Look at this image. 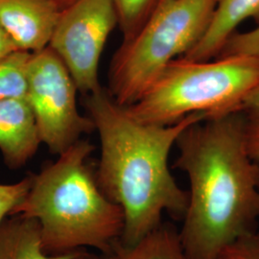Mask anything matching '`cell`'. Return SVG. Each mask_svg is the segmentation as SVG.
I'll return each mask as SVG.
<instances>
[{"mask_svg":"<svg viewBox=\"0 0 259 259\" xmlns=\"http://www.w3.org/2000/svg\"><path fill=\"white\" fill-rule=\"evenodd\" d=\"M76 251L47 253L41 247L38 223L34 219L17 214L0 225V259H71Z\"/></svg>","mask_w":259,"mask_h":259,"instance_id":"11","label":"cell"},{"mask_svg":"<svg viewBox=\"0 0 259 259\" xmlns=\"http://www.w3.org/2000/svg\"><path fill=\"white\" fill-rule=\"evenodd\" d=\"M62 8L55 0H0V25L21 51L49 46Z\"/></svg>","mask_w":259,"mask_h":259,"instance_id":"8","label":"cell"},{"mask_svg":"<svg viewBox=\"0 0 259 259\" xmlns=\"http://www.w3.org/2000/svg\"><path fill=\"white\" fill-rule=\"evenodd\" d=\"M248 19L259 24V0H217L203 37L183 57L194 61L218 57L236 29Z\"/></svg>","mask_w":259,"mask_h":259,"instance_id":"10","label":"cell"},{"mask_svg":"<svg viewBox=\"0 0 259 259\" xmlns=\"http://www.w3.org/2000/svg\"><path fill=\"white\" fill-rule=\"evenodd\" d=\"M117 22L112 0H74L62 10L48 47L63 61L84 95L101 85L99 62Z\"/></svg>","mask_w":259,"mask_h":259,"instance_id":"7","label":"cell"},{"mask_svg":"<svg viewBox=\"0 0 259 259\" xmlns=\"http://www.w3.org/2000/svg\"><path fill=\"white\" fill-rule=\"evenodd\" d=\"M217 0H161L138 34L111 60L109 92L121 106L136 102L164 67L201 39Z\"/></svg>","mask_w":259,"mask_h":259,"instance_id":"5","label":"cell"},{"mask_svg":"<svg viewBox=\"0 0 259 259\" xmlns=\"http://www.w3.org/2000/svg\"><path fill=\"white\" fill-rule=\"evenodd\" d=\"M239 111L247 116L259 117V83L243 99Z\"/></svg>","mask_w":259,"mask_h":259,"instance_id":"19","label":"cell"},{"mask_svg":"<svg viewBox=\"0 0 259 259\" xmlns=\"http://www.w3.org/2000/svg\"><path fill=\"white\" fill-rule=\"evenodd\" d=\"M218 259H228V258H226V257H224V256H221V257H219V258Z\"/></svg>","mask_w":259,"mask_h":259,"instance_id":"23","label":"cell"},{"mask_svg":"<svg viewBox=\"0 0 259 259\" xmlns=\"http://www.w3.org/2000/svg\"><path fill=\"white\" fill-rule=\"evenodd\" d=\"M104 259H190L182 246L179 232L167 224H160L132 246L120 241Z\"/></svg>","mask_w":259,"mask_h":259,"instance_id":"12","label":"cell"},{"mask_svg":"<svg viewBox=\"0 0 259 259\" xmlns=\"http://www.w3.org/2000/svg\"><path fill=\"white\" fill-rule=\"evenodd\" d=\"M161 0H112L123 41L135 37Z\"/></svg>","mask_w":259,"mask_h":259,"instance_id":"14","label":"cell"},{"mask_svg":"<svg viewBox=\"0 0 259 259\" xmlns=\"http://www.w3.org/2000/svg\"><path fill=\"white\" fill-rule=\"evenodd\" d=\"M71 259H104L103 255H99V254H95L93 252H90L85 249L83 250H77L75 252L74 255L72 256Z\"/></svg>","mask_w":259,"mask_h":259,"instance_id":"21","label":"cell"},{"mask_svg":"<svg viewBox=\"0 0 259 259\" xmlns=\"http://www.w3.org/2000/svg\"><path fill=\"white\" fill-rule=\"evenodd\" d=\"M40 143L35 116L26 99L0 100V152L8 167L24 166Z\"/></svg>","mask_w":259,"mask_h":259,"instance_id":"9","label":"cell"},{"mask_svg":"<svg viewBox=\"0 0 259 259\" xmlns=\"http://www.w3.org/2000/svg\"><path fill=\"white\" fill-rule=\"evenodd\" d=\"M31 54L19 50L0 61V100L25 98Z\"/></svg>","mask_w":259,"mask_h":259,"instance_id":"13","label":"cell"},{"mask_svg":"<svg viewBox=\"0 0 259 259\" xmlns=\"http://www.w3.org/2000/svg\"><path fill=\"white\" fill-rule=\"evenodd\" d=\"M241 111L195 123L176 144L175 166L188 178L179 232L190 259H218L259 219V165L250 157Z\"/></svg>","mask_w":259,"mask_h":259,"instance_id":"1","label":"cell"},{"mask_svg":"<svg viewBox=\"0 0 259 259\" xmlns=\"http://www.w3.org/2000/svg\"><path fill=\"white\" fill-rule=\"evenodd\" d=\"M32 185V174L16 184L0 185V225L23 203Z\"/></svg>","mask_w":259,"mask_h":259,"instance_id":"15","label":"cell"},{"mask_svg":"<svg viewBox=\"0 0 259 259\" xmlns=\"http://www.w3.org/2000/svg\"><path fill=\"white\" fill-rule=\"evenodd\" d=\"M258 83L259 61L254 58L180 57L126 110L135 119L152 125H172L193 113H204L208 119L239 111L243 99Z\"/></svg>","mask_w":259,"mask_h":259,"instance_id":"4","label":"cell"},{"mask_svg":"<svg viewBox=\"0 0 259 259\" xmlns=\"http://www.w3.org/2000/svg\"><path fill=\"white\" fill-rule=\"evenodd\" d=\"M222 256L228 259H259V232H249L230 245Z\"/></svg>","mask_w":259,"mask_h":259,"instance_id":"17","label":"cell"},{"mask_svg":"<svg viewBox=\"0 0 259 259\" xmlns=\"http://www.w3.org/2000/svg\"><path fill=\"white\" fill-rule=\"evenodd\" d=\"M16 51H19V48L5 29L0 25V61Z\"/></svg>","mask_w":259,"mask_h":259,"instance_id":"20","label":"cell"},{"mask_svg":"<svg viewBox=\"0 0 259 259\" xmlns=\"http://www.w3.org/2000/svg\"><path fill=\"white\" fill-rule=\"evenodd\" d=\"M78 89L63 61L49 47L31 54L27 70V101L41 143L60 155L83 134L95 130L91 117L77 108Z\"/></svg>","mask_w":259,"mask_h":259,"instance_id":"6","label":"cell"},{"mask_svg":"<svg viewBox=\"0 0 259 259\" xmlns=\"http://www.w3.org/2000/svg\"><path fill=\"white\" fill-rule=\"evenodd\" d=\"M245 139L247 150L251 159L259 161V117L246 115Z\"/></svg>","mask_w":259,"mask_h":259,"instance_id":"18","label":"cell"},{"mask_svg":"<svg viewBox=\"0 0 259 259\" xmlns=\"http://www.w3.org/2000/svg\"><path fill=\"white\" fill-rule=\"evenodd\" d=\"M55 1L62 9H64L66 6H68L69 4H71L74 0H55Z\"/></svg>","mask_w":259,"mask_h":259,"instance_id":"22","label":"cell"},{"mask_svg":"<svg viewBox=\"0 0 259 259\" xmlns=\"http://www.w3.org/2000/svg\"><path fill=\"white\" fill-rule=\"evenodd\" d=\"M84 106L101 143L97 183L124 214L121 243L139 242L161 224L164 212L183 218L188 193L171 174L169 155L182 133L207 115L193 113L172 125L145 124L102 85L85 95Z\"/></svg>","mask_w":259,"mask_h":259,"instance_id":"2","label":"cell"},{"mask_svg":"<svg viewBox=\"0 0 259 259\" xmlns=\"http://www.w3.org/2000/svg\"><path fill=\"white\" fill-rule=\"evenodd\" d=\"M94 150L80 139L37 173L15 215L38 223L41 247L58 255L92 248L107 254L121 240L124 214L103 193L89 159Z\"/></svg>","mask_w":259,"mask_h":259,"instance_id":"3","label":"cell"},{"mask_svg":"<svg viewBox=\"0 0 259 259\" xmlns=\"http://www.w3.org/2000/svg\"><path fill=\"white\" fill-rule=\"evenodd\" d=\"M242 55L259 61V24L250 31L234 33L219 56Z\"/></svg>","mask_w":259,"mask_h":259,"instance_id":"16","label":"cell"}]
</instances>
